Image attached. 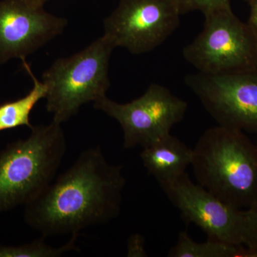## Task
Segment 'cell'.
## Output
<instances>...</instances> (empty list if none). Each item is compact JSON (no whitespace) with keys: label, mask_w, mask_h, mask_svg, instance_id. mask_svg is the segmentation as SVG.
Here are the masks:
<instances>
[{"label":"cell","mask_w":257,"mask_h":257,"mask_svg":"<svg viewBox=\"0 0 257 257\" xmlns=\"http://www.w3.org/2000/svg\"><path fill=\"white\" fill-rule=\"evenodd\" d=\"M198 184L238 209L257 203V148L240 130L217 126L205 132L193 150Z\"/></svg>","instance_id":"cell-2"},{"label":"cell","mask_w":257,"mask_h":257,"mask_svg":"<svg viewBox=\"0 0 257 257\" xmlns=\"http://www.w3.org/2000/svg\"><path fill=\"white\" fill-rule=\"evenodd\" d=\"M175 0H120L104 22V34L116 47L147 53L175 31L180 17Z\"/></svg>","instance_id":"cell-8"},{"label":"cell","mask_w":257,"mask_h":257,"mask_svg":"<svg viewBox=\"0 0 257 257\" xmlns=\"http://www.w3.org/2000/svg\"><path fill=\"white\" fill-rule=\"evenodd\" d=\"M204 28L184 47L185 60L204 74H219L257 69V37L231 8L205 15Z\"/></svg>","instance_id":"cell-5"},{"label":"cell","mask_w":257,"mask_h":257,"mask_svg":"<svg viewBox=\"0 0 257 257\" xmlns=\"http://www.w3.org/2000/svg\"><path fill=\"white\" fill-rule=\"evenodd\" d=\"M246 3H247L248 5L251 4V3H256L257 0H244Z\"/></svg>","instance_id":"cell-19"},{"label":"cell","mask_w":257,"mask_h":257,"mask_svg":"<svg viewBox=\"0 0 257 257\" xmlns=\"http://www.w3.org/2000/svg\"><path fill=\"white\" fill-rule=\"evenodd\" d=\"M181 15L200 11L205 15L231 8L230 0H175Z\"/></svg>","instance_id":"cell-15"},{"label":"cell","mask_w":257,"mask_h":257,"mask_svg":"<svg viewBox=\"0 0 257 257\" xmlns=\"http://www.w3.org/2000/svg\"><path fill=\"white\" fill-rule=\"evenodd\" d=\"M248 257H257V203L244 210V243Z\"/></svg>","instance_id":"cell-16"},{"label":"cell","mask_w":257,"mask_h":257,"mask_svg":"<svg viewBox=\"0 0 257 257\" xmlns=\"http://www.w3.org/2000/svg\"><path fill=\"white\" fill-rule=\"evenodd\" d=\"M115 47L105 36L69 57L59 58L42 74L47 110L62 124L89 101L106 96L110 83L109 63Z\"/></svg>","instance_id":"cell-4"},{"label":"cell","mask_w":257,"mask_h":257,"mask_svg":"<svg viewBox=\"0 0 257 257\" xmlns=\"http://www.w3.org/2000/svg\"><path fill=\"white\" fill-rule=\"evenodd\" d=\"M94 107L106 113L121 125L124 147H146L170 135L172 127L183 119L188 104L167 87L152 84L143 96L119 104L104 96Z\"/></svg>","instance_id":"cell-6"},{"label":"cell","mask_w":257,"mask_h":257,"mask_svg":"<svg viewBox=\"0 0 257 257\" xmlns=\"http://www.w3.org/2000/svg\"><path fill=\"white\" fill-rule=\"evenodd\" d=\"M0 152V214L25 206L55 179L67 143L61 124L32 126Z\"/></svg>","instance_id":"cell-3"},{"label":"cell","mask_w":257,"mask_h":257,"mask_svg":"<svg viewBox=\"0 0 257 257\" xmlns=\"http://www.w3.org/2000/svg\"><path fill=\"white\" fill-rule=\"evenodd\" d=\"M170 257H248L243 246H236L208 238L207 241L197 242L186 231H181L175 246L170 248Z\"/></svg>","instance_id":"cell-13"},{"label":"cell","mask_w":257,"mask_h":257,"mask_svg":"<svg viewBox=\"0 0 257 257\" xmlns=\"http://www.w3.org/2000/svg\"><path fill=\"white\" fill-rule=\"evenodd\" d=\"M256 148H257V142H256Z\"/></svg>","instance_id":"cell-20"},{"label":"cell","mask_w":257,"mask_h":257,"mask_svg":"<svg viewBox=\"0 0 257 257\" xmlns=\"http://www.w3.org/2000/svg\"><path fill=\"white\" fill-rule=\"evenodd\" d=\"M78 236H71L68 242L60 247H52L47 244L45 237L35 240L31 243L20 246H5L0 244V257H57L71 251H79L75 246Z\"/></svg>","instance_id":"cell-14"},{"label":"cell","mask_w":257,"mask_h":257,"mask_svg":"<svg viewBox=\"0 0 257 257\" xmlns=\"http://www.w3.org/2000/svg\"><path fill=\"white\" fill-rule=\"evenodd\" d=\"M187 223H194L208 238L236 246L244 243V210L223 202L187 172L160 184Z\"/></svg>","instance_id":"cell-9"},{"label":"cell","mask_w":257,"mask_h":257,"mask_svg":"<svg viewBox=\"0 0 257 257\" xmlns=\"http://www.w3.org/2000/svg\"><path fill=\"white\" fill-rule=\"evenodd\" d=\"M125 183L121 166L108 163L100 147L87 149L24 206V219L43 237L79 236L119 215Z\"/></svg>","instance_id":"cell-1"},{"label":"cell","mask_w":257,"mask_h":257,"mask_svg":"<svg viewBox=\"0 0 257 257\" xmlns=\"http://www.w3.org/2000/svg\"><path fill=\"white\" fill-rule=\"evenodd\" d=\"M28 2L29 4L32 5V6L37 7V8H44V5L49 0H25Z\"/></svg>","instance_id":"cell-18"},{"label":"cell","mask_w":257,"mask_h":257,"mask_svg":"<svg viewBox=\"0 0 257 257\" xmlns=\"http://www.w3.org/2000/svg\"><path fill=\"white\" fill-rule=\"evenodd\" d=\"M144 167L159 184L177 178L192 165L193 150L171 134L144 147L140 154Z\"/></svg>","instance_id":"cell-11"},{"label":"cell","mask_w":257,"mask_h":257,"mask_svg":"<svg viewBox=\"0 0 257 257\" xmlns=\"http://www.w3.org/2000/svg\"><path fill=\"white\" fill-rule=\"evenodd\" d=\"M185 83L219 126L257 134V69L233 73L198 72Z\"/></svg>","instance_id":"cell-7"},{"label":"cell","mask_w":257,"mask_h":257,"mask_svg":"<svg viewBox=\"0 0 257 257\" xmlns=\"http://www.w3.org/2000/svg\"><path fill=\"white\" fill-rule=\"evenodd\" d=\"M65 18L47 13L25 0H0V64L25 60L63 32Z\"/></svg>","instance_id":"cell-10"},{"label":"cell","mask_w":257,"mask_h":257,"mask_svg":"<svg viewBox=\"0 0 257 257\" xmlns=\"http://www.w3.org/2000/svg\"><path fill=\"white\" fill-rule=\"evenodd\" d=\"M248 5L250 7V15L247 23L257 37V2Z\"/></svg>","instance_id":"cell-17"},{"label":"cell","mask_w":257,"mask_h":257,"mask_svg":"<svg viewBox=\"0 0 257 257\" xmlns=\"http://www.w3.org/2000/svg\"><path fill=\"white\" fill-rule=\"evenodd\" d=\"M23 65L34 82L32 90L27 95L0 104V132L11 130L18 126H26L31 128L30 116L39 101L46 96L47 88L34 75L30 66L23 60Z\"/></svg>","instance_id":"cell-12"}]
</instances>
